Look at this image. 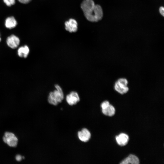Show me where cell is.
Returning <instances> with one entry per match:
<instances>
[{
    "label": "cell",
    "instance_id": "obj_1",
    "mask_svg": "<svg viewBox=\"0 0 164 164\" xmlns=\"http://www.w3.org/2000/svg\"><path fill=\"white\" fill-rule=\"evenodd\" d=\"M81 8L89 21L97 22L103 18V12L102 7L99 5H95L93 0H84L81 4Z\"/></svg>",
    "mask_w": 164,
    "mask_h": 164
},
{
    "label": "cell",
    "instance_id": "obj_2",
    "mask_svg": "<svg viewBox=\"0 0 164 164\" xmlns=\"http://www.w3.org/2000/svg\"><path fill=\"white\" fill-rule=\"evenodd\" d=\"M56 89L49 93L47 98L48 102L50 104L56 106L61 102L64 98V94L61 87L58 84L55 85Z\"/></svg>",
    "mask_w": 164,
    "mask_h": 164
},
{
    "label": "cell",
    "instance_id": "obj_3",
    "mask_svg": "<svg viewBox=\"0 0 164 164\" xmlns=\"http://www.w3.org/2000/svg\"><path fill=\"white\" fill-rule=\"evenodd\" d=\"M128 81L126 79L121 78L115 83L114 89L118 93L123 94L128 92L129 88L127 86Z\"/></svg>",
    "mask_w": 164,
    "mask_h": 164
},
{
    "label": "cell",
    "instance_id": "obj_4",
    "mask_svg": "<svg viewBox=\"0 0 164 164\" xmlns=\"http://www.w3.org/2000/svg\"><path fill=\"white\" fill-rule=\"evenodd\" d=\"M4 142L11 147H16L18 144V139L12 133L6 132L3 137Z\"/></svg>",
    "mask_w": 164,
    "mask_h": 164
},
{
    "label": "cell",
    "instance_id": "obj_5",
    "mask_svg": "<svg viewBox=\"0 0 164 164\" xmlns=\"http://www.w3.org/2000/svg\"><path fill=\"white\" fill-rule=\"evenodd\" d=\"M66 101L70 106L76 104L80 101V98L78 93L75 91H72L66 97Z\"/></svg>",
    "mask_w": 164,
    "mask_h": 164
},
{
    "label": "cell",
    "instance_id": "obj_6",
    "mask_svg": "<svg viewBox=\"0 0 164 164\" xmlns=\"http://www.w3.org/2000/svg\"><path fill=\"white\" fill-rule=\"evenodd\" d=\"M77 136L80 141L83 142H87L91 138V135L88 129L83 128L77 132Z\"/></svg>",
    "mask_w": 164,
    "mask_h": 164
},
{
    "label": "cell",
    "instance_id": "obj_7",
    "mask_svg": "<svg viewBox=\"0 0 164 164\" xmlns=\"http://www.w3.org/2000/svg\"><path fill=\"white\" fill-rule=\"evenodd\" d=\"M65 25L66 30L70 32H76L77 30V22L73 19H70L66 21Z\"/></svg>",
    "mask_w": 164,
    "mask_h": 164
},
{
    "label": "cell",
    "instance_id": "obj_8",
    "mask_svg": "<svg viewBox=\"0 0 164 164\" xmlns=\"http://www.w3.org/2000/svg\"><path fill=\"white\" fill-rule=\"evenodd\" d=\"M8 46L11 48L14 49L16 48L20 43V39L16 36L12 35L9 36L6 40Z\"/></svg>",
    "mask_w": 164,
    "mask_h": 164
},
{
    "label": "cell",
    "instance_id": "obj_9",
    "mask_svg": "<svg viewBox=\"0 0 164 164\" xmlns=\"http://www.w3.org/2000/svg\"><path fill=\"white\" fill-rule=\"evenodd\" d=\"M129 138L128 135L124 133H121L116 137L117 143L121 146L126 145L128 143Z\"/></svg>",
    "mask_w": 164,
    "mask_h": 164
},
{
    "label": "cell",
    "instance_id": "obj_10",
    "mask_svg": "<svg viewBox=\"0 0 164 164\" xmlns=\"http://www.w3.org/2000/svg\"><path fill=\"white\" fill-rule=\"evenodd\" d=\"M139 160L135 155L131 154L124 159L120 163L121 164H139Z\"/></svg>",
    "mask_w": 164,
    "mask_h": 164
},
{
    "label": "cell",
    "instance_id": "obj_11",
    "mask_svg": "<svg viewBox=\"0 0 164 164\" xmlns=\"http://www.w3.org/2000/svg\"><path fill=\"white\" fill-rule=\"evenodd\" d=\"M17 22L15 18L13 16L8 17L5 20V25L8 29H11L15 27Z\"/></svg>",
    "mask_w": 164,
    "mask_h": 164
},
{
    "label": "cell",
    "instance_id": "obj_12",
    "mask_svg": "<svg viewBox=\"0 0 164 164\" xmlns=\"http://www.w3.org/2000/svg\"><path fill=\"white\" fill-rule=\"evenodd\" d=\"M29 50L26 45L19 47L18 50V56L26 58L29 53Z\"/></svg>",
    "mask_w": 164,
    "mask_h": 164
},
{
    "label": "cell",
    "instance_id": "obj_13",
    "mask_svg": "<svg viewBox=\"0 0 164 164\" xmlns=\"http://www.w3.org/2000/svg\"><path fill=\"white\" fill-rule=\"evenodd\" d=\"M101 111L103 114L109 116H113L115 112L114 107L111 104L105 108L101 109Z\"/></svg>",
    "mask_w": 164,
    "mask_h": 164
},
{
    "label": "cell",
    "instance_id": "obj_14",
    "mask_svg": "<svg viewBox=\"0 0 164 164\" xmlns=\"http://www.w3.org/2000/svg\"><path fill=\"white\" fill-rule=\"evenodd\" d=\"M15 0H3L4 2L8 6H10L14 5Z\"/></svg>",
    "mask_w": 164,
    "mask_h": 164
},
{
    "label": "cell",
    "instance_id": "obj_15",
    "mask_svg": "<svg viewBox=\"0 0 164 164\" xmlns=\"http://www.w3.org/2000/svg\"><path fill=\"white\" fill-rule=\"evenodd\" d=\"M110 103L108 101H105L103 102L101 104V109H104L107 107L109 104Z\"/></svg>",
    "mask_w": 164,
    "mask_h": 164
},
{
    "label": "cell",
    "instance_id": "obj_16",
    "mask_svg": "<svg viewBox=\"0 0 164 164\" xmlns=\"http://www.w3.org/2000/svg\"><path fill=\"white\" fill-rule=\"evenodd\" d=\"M159 12L163 16L164 15V8L163 6H161L159 9Z\"/></svg>",
    "mask_w": 164,
    "mask_h": 164
},
{
    "label": "cell",
    "instance_id": "obj_17",
    "mask_svg": "<svg viewBox=\"0 0 164 164\" xmlns=\"http://www.w3.org/2000/svg\"><path fill=\"white\" fill-rule=\"evenodd\" d=\"M32 0H18L19 2L20 3L24 4H26L30 2Z\"/></svg>",
    "mask_w": 164,
    "mask_h": 164
},
{
    "label": "cell",
    "instance_id": "obj_18",
    "mask_svg": "<svg viewBox=\"0 0 164 164\" xmlns=\"http://www.w3.org/2000/svg\"><path fill=\"white\" fill-rule=\"evenodd\" d=\"M22 159V156L20 155H17L15 156V159L18 161H21Z\"/></svg>",
    "mask_w": 164,
    "mask_h": 164
},
{
    "label": "cell",
    "instance_id": "obj_19",
    "mask_svg": "<svg viewBox=\"0 0 164 164\" xmlns=\"http://www.w3.org/2000/svg\"><path fill=\"white\" fill-rule=\"evenodd\" d=\"M1 38H0V42L1 41Z\"/></svg>",
    "mask_w": 164,
    "mask_h": 164
}]
</instances>
